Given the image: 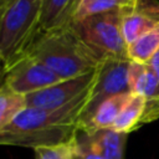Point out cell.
Listing matches in <instances>:
<instances>
[{
    "label": "cell",
    "mask_w": 159,
    "mask_h": 159,
    "mask_svg": "<svg viewBox=\"0 0 159 159\" xmlns=\"http://www.w3.org/2000/svg\"><path fill=\"white\" fill-rule=\"evenodd\" d=\"M62 81L52 70L40 61L22 55L6 67L5 86L15 93L27 96Z\"/></svg>",
    "instance_id": "5b68a950"
},
{
    "label": "cell",
    "mask_w": 159,
    "mask_h": 159,
    "mask_svg": "<svg viewBox=\"0 0 159 159\" xmlns=\"http://www.w3.org/2000/svg\"><path fill=\"white\" fill-rule=\"evenodd\" d=\"M124 5L127 4H124L122 0H81L75 10L71 22L80 21L94 15L109 12V11L120 9Z\"/></svg>",
    "instance_id": "5bb4252c"
},
{
    "label": "cell",
    "mask_w": 159,
    "mask_h": 159,
    "mask_svg": "<svg viewBox=\"0 0 159 159\" xmlns=\"http://www.w3.org/2000/svg\"><path fill=\"white\" fill-rule=\"evenodd\" d=\"M24 55L40 61L62 80L93 72L103 61L80 39L71 24L39 31Z\"/></svg>",
    "instance_id": "6da1fadb"
},
{
    "label": "cell",
    "mask_w": 159,
    "mask_h": 159,
    "mask_svg": "<svg viewBox=\"0 0 159 159\" xmlns=\"http://www.w3.org/2000/svg\"><path fill=\"white\" fill-rule=\"evenodd\" d=\"M158 25L159 1L132 0L129 4L122 6L120 30L127 46Z\"/></svg>",
    "instance_id": "52a82bcc"
},
{
    "label": "cell",
    "mask_w": 159,
    "mask_h": 159,
    "mask_svg": "<svg viewBox=\"0 0 159 159\" xmlns=\"http://www.w3.org/2000/svg\"><path fill=\"white\" fill-rule=\"evenodd\" d=\"M129 60L104 58L96 70L94 81L91 86L89 96L83 112L80 118L78 129L83 128L93 117L96 109L106 99L120 94L128 93V68Z\"/></svg>",
    "instance_id": "277c9868"
},
{
    "label": "cell",
    "mask_w": 159,
    "mask_h": 159,
    "mask_svg": "<svg viewBox=\"0 0 159 159\" xmlns=\"http://www.w3.org/2000/svg\"><path fill=\"white\" fill-rule=\"evenodd\" d=\"M159 50V25L128 45L127 57L132 62L148 63Z\"/></svg>",
    "instance_id": "7c38bea8"
},
{
    "label": "cell",
    "mask_w": 159,
    "mask_h": 159,
    "mask_svg": "<svg viewBox=\"0 0 159 159\" xmlns=\"http://www.w3.org/2000/svg\"><path fill=\"white\" fill-rule=\"evenodd\" d=\"M75 145H76V152H77V155L80 157V159H106V158H103L102 155H99L98 153H96L94 150H92L89 148V145L82 138L80 130L77 133Z\"/></svg>",
    "instance_id": "2e32d148"
},
{
    "label": "cell",
    "mask_w": 159,
    "mask_h": 159,
    "mask_svg": "<svg viewBox=\"0 0 159 159\" xmlns=\"http://www.w3.org/2000/svg\"><path fill=\"white\" fill-rule=\"evenodd\" d=\"M5 77H6V63L0 55V88L5 84Z\"/></svg>",
    "instance_id": "d6986e66"
},
{
    "label": "cell",
    "mask_w": 159,
    "mask_h": 159,
    "mask_svg": "<svg viewBox=\"0 0 159 159\" xmlns=\"http://www.w3.org/2000/svg\"><path fill=\"white\" fill-rule=\"evenodd\" d=\"M130 97H132V93L128 92V93H120V94H117V96H113V97L106 99L96 109L91 120L80 130L93 132V130H98V129L112 128V125L116 122L117 117L119 116L122 108L125 106V103L129 101Z\"/></svg>",
    "instance_id": "9c48e42d"
},
{
    "label": "cell",
    "mask_w": 159,
    "mask_h": 159,
    "mask_svg": "<svg viewBox=\"0 0 159 159\" xmlns=\"http://www.w3.org/2000/svg\"><path fill=\"white\" fill-rule=\"evenodd\" d=\"M94 76H96V71L78 77L62 80L50 87L30 93L25 96L26 107L48 108V109L62 107L70 103L71 101H73L75 98H77L84 91H87L92 86L94 81Z\"/></svg>",
    "instance_id": "8992f818"
},
{
    "label": "cell",
    "mask_w": 159,
    "mask_h": 159,
    "mask_svg": "<svg viewBox=\"0 0 159 159\" xmlns=\"http://www.w3.org/2000/svg\"><path fill=\"white\" fill-rule=\"evenodd\" d=\"M122 1H123V2H124V4H128V2H130V1H132V0H122Z\"/></svg>",
    "instance_id": "44dd1931"
},
{
    "label": "cell",
    "mask_w": 159,
    "mask_h": 159,
    "mask_svg": "<svg viewBox=\"0 0 159 159\" xmlns=\"http://www.w3.org/2000/svg\"><path fill=\"white\" fill-rule=\"evenodd\" d=\"M42 0H19L0 17V55L6 67L21 57L40 31Z\"/></svg>",
    "instance_id": "7a4b0ae2"
},
{
    "label": "cell",
    "mask_w": 159,
    "mask_h": 159,
    "mask_svg": "<svg viewBox=\"0 0 159 159\" xmlns=\"http://www.w3.org/2000/svg\"><path fill=\"white\" fill-rule=\"evenodd\" d=\"M80 130V129H78ZM82 138L92 150L106 159H123L128 134L117 132L112 128L98 129L93 132L80 130Z\"/></svg>",
    "instance_id": "ba28073f"
},
{
    "label": "cell",
    "mask_w": 159,
    "mask_h": 159,
    "mask_svg": "<svg viewBox=\"0 0 159 159\" xmlns=\"http://www.w3.org/2000/svg\"><path fill=\"white\" fill-rule=\"evenodd\" d=\"M24 108H26L25 96L15 93L4 84L0 88V130L9 125Z\"/></svg>",
    "instance_id": "4fadbf2b"
},
{
    "label": "cell",
    "mask_w": 159,
    "mask_h": 159,
    "mask_svg": "<svg viewBox=\"0 0 159 159\" xmlns=\"http://www.w3.org/2000/svg\"><path fill=\"white\" fill-rule=\"evenodd\" d=\"M19 0H0V17Z\"/></svg>",
    "instance_id": "ac0fdd59"
},
{
    "label": "cell",
    "mask_w": 159,
    "mask_h": 159,
    "mask_svg": "<svg viewBox=\"0 0 159 159\" xmlns=\"http://www.w3.org/2000/svg\"><path fill=\"white\" fill-rule=\"evenodd\" d=\"M120 21L122 7L70 24L80 39L101 60H128V46L122 35Z\"/></svg>",
    "instance_id": "3957f363"
},
{
    "label": "cell",
    "mask_w": 159,
    "mask_h": 159,
    "mask_svg": "<svg viewBox=\"0 0 159 159\" xmlns=\"http://www.w3.org/2000/svg\"><path fill=\"white\" fill-rule=\"evenodd\" d=\"M148 65L152 67V70L154 71V73L157 75V77L159 80V50L154 53V56L150 58V61L148 62Z\"/></svg>",
    "instance_id": "e0dca14e"
},
{
    "label": "cell",
    "mask_w": 159,
    "mask_h": 159,
    "mask_svg": "<svg viewBox=\"0 0 159 159\" xmlns=\"http://www.w3.org/2000/svg\"><path fill=\"white\" fill-rule=\"evenodd\" d=\"M80 1H81V0H73L72 7H71V14H70V22H71V20H72V16H73V14H75V10H76L77 5L80 4ZM70 22H68V24H70Z\"/></svg>",
    "instance_id": "ffe728a7"
},
{
    "label": "cell",
    "mask_w": 159,
    "mask_h": 159,
    "mask_svg": "<svg viewBox=\"0 0 159 159\" xmlns=\"http://www.w3.org/2000/svg\"><path fill=\"white\" fill-rule=\"evenodd\" d=\"M73 0H42L40 31H48L70 22Z\"/></svg>",
    "instance_id": "8fae6325"
},
{
    "label": "cell",
    "mask_w": 159,
    "mask_h": 159,
    "mask_svg": "<svg viewBox=\"0 0 159 159\" xmlns=\"http://www.w3.org/2000/svg\"><path fill=\"white\" fill-rule=\"evenodd\" d=\"M145 104H147V101L143 97L132 94L129 101L122 108L116 122L113 123L112 129L120 132V133L129 134L130 132L139 128L142 125Z\"/></svg>",
    "instance_id": "30bf717a"
},
{
    "label": "cell",
    "mask_w": 159,
    "mask_h": 159,
    "mask_svg": "<svg viewBox=\"0 0 159 159\" xmlns=\"http://www.w3.org/2000/svg\"><path fill=\"white\" fill-rule=\"evenodd\" d=\"M75 140L76 138L68 143L35 148L34 150L36 153V159H71L76 154Z\"/></svg>",
    "instance_id": "9a60e30c"
}]
</instances>
